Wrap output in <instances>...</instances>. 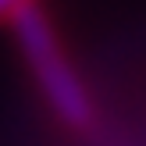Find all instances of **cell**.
<instances>
[{"label": "cell", "mask_w": 146, "mask_h": 146, "mask_svg": "<svg viewBox=\"0 0 146 146\" xmlns=\"http://www.w3.org/2000/svg\"><path fill=\"white\" fill-rule=\"evenodd\" d=\"M11 25H14V39H18L46 104L54 107V114L71 128H86L93 121L89 93H86L82 78L75 75V68L68 64V57L61 54V43H57L46 14L36 4H29L25 11H18L11 18Z\"/></svg>", "instance_id": "1"}, {"label": "cell", "mask_w": 146, "mask_h": 146, "mask_svg": "<svg viewBox=\"0 0 146 146\" xmlns=\"http://www.w3.org/2000/svg\"><path fill=\"white\" fill-rule=\"evenodd\" d=\"M29 4H36V0H0V21H11L18 11H25Z\"/></svg>", "instance_id": "2"}]
</instances>
